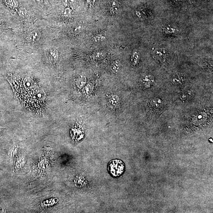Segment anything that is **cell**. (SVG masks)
<instances>
[{"label":"cell","mask_w":213,"mask_h":213,"mask_svg":"<svg viewBox=\"0 0 213 213\" xmlns=\"http://www.w3.org/2000/svg\"><path fill=\"white\" fill-rule=\"evenodd\" d=\"M87 82L86 78L85 76L81 75L76 80V86L80 89H82L86 85Z\"/></svg>","instance_id":"obj_6"},{"label":"cell","mask_w":213,"mask_h":213,"mask_svg":"<svg viewBox=\"0 0 213 213\" xmlns=\"http://www.w3.org/2000/svg\"><path fill=\"white\" fill-rule=\"evenodd\" d=\"M6 3L9 7H16L18 5L16 0H7Z\"/></svg>","instance_id":"obj_14"},{"label":"cell","mask_w":213,"mask_h":213,"mask_svg":"<svg viewBox=\"0 0 213 213\" xmlns=\"http://www.w3.org/2000/svg\"><path fill=\"white\" fill-rule=\"evenodd\" d=\"M151 104L154 109H158L162 105V101L159 98H154L151 101Z\"/></svg>","instance_id":"obj_10"},{"label":"cell","mask_w":213,"mask_h":213,"mask_svg":"<svg viewBox=\"0 0 213 213\" xmlns=\"http://www.w3.org/2000/svg\"><path fill=\"white\" fill-rule=\"evenodd\" d=\"M94 86L93 84L89 83L85 85L82 88V93L84 95H91L93 90Z\"/></svg>","instance_id":"obj_7"},{"label":"cell","mask_w":213,"mask_h":213,"mask_svg":"<svg viewBox=\"0 0 213 213\" xmlns=\"http://www.w3.org/2000/svg\"><path fill=\"white\" fill-rule=\"evenodd\" d=\"M26 13H27V11L24 8H21L20 9L19 11V14L20 17H24L25 16Z\"/></svg>","instance_id":"obj_17"},{"label":"cell","mask_w":213,"mask_h":213,"mask_svg":"<svg viewBox=\"0 0 213 213\" xmlns=\"http://www.w3.org/2000/svg\"><path fill=\"white\" fill-rule=\"evenodd\" d=\"M35 1L37 3L42 5L46 3L48 1V0H35Z\"/></svg>","instance_id":"obj_19"},{"label":"cell","mask_w":213,"mask_h":213,"mask_svg":"<svg viewBox=\"0 0 213 213\" xmlns=\"http://www.w3.org/2000/svg\"><path fill=\"white\" fill-rule=\"evenodd\" d=\"M164 30L166 33H167L168 34H170V33H175L177 32V30L175 29L172 28L171 27H166L164 29Z\"/></svg>","instance_id":"obj_16"},{"label":"cell","mask_w":213,"mask_h":213,"mask_svg":"<svg viewBox=\"0 0 213 213\" xmlns=\"http://www.w3.org/2000/svg\"><path fill=\"white\" fill-rule=\"evenodd\" d=\"M140 83L144 88L150 87L154 81V78L152 75H146L140 79Z\"/></svg>","instance_id":"obj_4"},{"label":"cell","mask_w":213,"mask_h":213,"mask_svg":"<svg viewBox=\"0 0 213 213\" xmlns=\"http://www.w3.org/2000/svg\"><path fill=\"white\" fill-rule=\"evenodd\" d=\"M182 78V77H180L179 75H178V76H176L174 78H173L172 82L175 84H180L181 82H182V80H183Z\"/></svg>","instance_id":"obj_15"},{"label":"cell","mask_w":213,"mask_h":213,"mask_svg":"<svg viewBox=\"0 0 213 213\" xmlns=\"http://www.w3.org/2000/svg\"><path fill=\"white\" fill-rule=\"evenodd\" d=\"M193 93L192 91H188L186 93H183L180 95L181 99L183 101L187 100L189 97L192 96Z\"/></svg>","instance_id":"obj_13"},{"label":"cell","mask_w":213,"mask_h":213,"mask_svg":"<svg viewBox=\"0 0 213 213\" xmlns=\"http://www.w3.org/2000/svg\"><path fill=\"white\" fill-rule=\"evenodd\" d=\"M111 7H110V12L113 14H118L119 12V7L116 1L112 2Z\"/></svg>","instance_id":"obj_11"},{"label":"cell","mask_w":213,"mask_h":213,"mask_svg":"<svg viewBox=\"0 0 213 213\" xmlns=\"http://www.w3.org/2000/svg\"><path fill=\"white\" fill-rule=\"evenodd\" d=\"M121 62L120 60H114L111 65V70L114 73H117L121 69Z\"/></svg>","instance_id":"obj_8"},{"label":"cell","mask_w":213,"mask_h":213,"mask_svg":"<svg viewBox=\"0 0 213 213\" xmlns=\"http://www.w3.org/2000/svg\"><path fill=\"white\" fill-rule=\"evenodd\" d=\"M139 58V56L136 53L135 54L134 56V57H133V62L134 64H136L137 63V60Z\"/></svg>","instance_id":"obj_20"},{"label":"cell","mask_w":213,"mask_h":213,"mask_svg":"<svg viewBox=\"0 0 213 213\" xmlns=\"http://www.w3.org/2000/svg\"><path fill=\"white\" fill-rule=\"evenodd\" d=\"M71 11L70 9L66 8L64 11V15H69L70 14Z\"/></svg>","instance_id":"obj_22"},{"label":"cell","mask_w":213,"mask_h":213,"mask_svg":"<svg viewBox=\"0 0 213 213\" xmlns=\"http://www.w3.org/2000/svg\"><path fill=\"white\" fill-rule=\"evenodd\" d=\"M46 56L50 62L55 63L59 59V52L55 49H51L46 52Z\"/></svg>","instance_id":"obj_3"},{"label":"cell","mask_w":213,"mask_h":213,"mask_svg":"<svg viewBox=\"0 0 213 213\" xmlns=\"http://www.w3.org/2000/svg\"><path fill=\"white\" fill-rule=\"evenodd\" d=\"M164 55H165V53H162V52L160 51H157L156 52V54L155 55L157 56V58L158 59H163L164 57H165V56H164Z\"/></svg>","instance_id":"obj_18"},{"label":"cell","mask_w":213,"mask_h":213,"mask_svg":"<svg viewBox=\"0 0 213 213\" xmlns=\"http://www.w3.org/2000/svg\"><path fill=\"white\" fill-rule=\"evenodd\" d=\"M80 27H76V28L74 29L73 30V33L74 34H77V33H79L80 31Z\"/></svg>","instance_id":"obj_21"},{"label":"cell","mask_w":213,"mask_h":213,"mask_svg":"<svg viewBox=\"0 0 213 213\" xmlns=\"http://www.w3.org/2000/svg\"><path fill=\"white\" fill-rule=\"evenodd\" d=\"M41 34L38 31H34L30 33L29 39L30 41L35 42L39 40Z\"/></svg>","instance_id":"obj_9"},{"label":"cell","mask_w":213,"mask_h":213,"mask_svg":"<svg viewBox=\"0 0 213 213\" xmlns=\"http://www.w3.org/2000/svg\"><path fill=\"white\" fill-rule=\"evenodd\" d=\"M119 103V98L118 95H113L108 101V105L110 108L114 109L116 108Z\"/></svg>","instance_id":"obj_5"},{"label":"cell","mask_w":213,"mask_h":213,"mask_svg":"<svg viewBox=\"0 0 213 213\" xmlns=\"http://www.w3.org/2000/svg\"><path fill=\"white\" fill-rule=\"evenodd\" d=\"M124 165L119 159H114L109 163L108 170L113 176L118 177L122 174L124 170Z\"/></svg>","instance_id":"obj_2"},{"label":"cell","mask_w":213,"mask_h":213,"mask_svg":"<svg viewBox=\"0 0 213 213\" xmlns=\"http://www.w3.org/2000/svg\"><path fill=\"white\" fill-rule=\"evenodd\" d=\"M105 55V52L101 51H99L95 52L93 55L92 57L94 59L100 60V59H103Z\"/></svg>","instance_id":"obj_12"},{"label":"cell","mask_w":213,"mask_h":213,"mask_svg":"<svg viewBox=\"0 0 213 213\" xmlns=\"http://www.w3.org/2000/svg\"><path fill=\"white\" fill-rule=\"evenodd\" d=\"M11 85L16 95L26 108L33 111H41L46 101L45 92L31 78H24L21 83L11 81Z\"/></svg>","instance_id":"obj_1"}]
</instances>
